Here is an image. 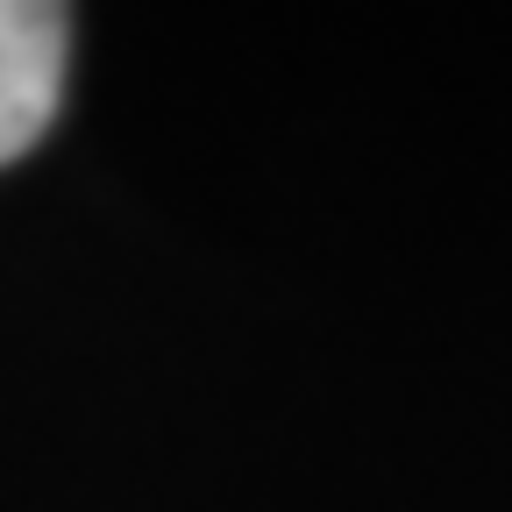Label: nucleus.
<instances>
[{"mask_svg": "<svg viewBox=\"0 0 512 512\" xmlns=\"http://www.w3.org/2000/svg\"><path fill=\"white\" fill-rule=\"evenodd\" d=\"M64 50L72 15L50 0H0V164L43 143L64 93Z\"/></svg>", "mask_w": 512, "mask_h": 512, "instance_id": "1", "label": "nucleus"}]
</instances>
